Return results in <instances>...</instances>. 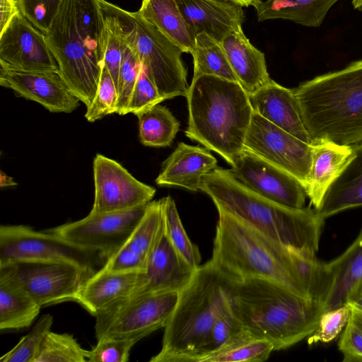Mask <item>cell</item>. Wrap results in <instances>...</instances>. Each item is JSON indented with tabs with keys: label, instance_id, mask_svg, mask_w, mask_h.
I'll return each mask as SVG.
<instances>
[{
	"label": "cell",
	"instance_id": "5b68a950",
	"mask_svg": "<svg viewBox=\"0 0 362 362\" xmlns=\"http://www.w3.org/2000/svg\"><path fill=\"white\" fill-rule=\"evenodd\" d=\"M186 98L185 135L233 166L244 150L252 117L248 94L238 82L203 75L192 78Z\"/></svg>",
	"mask_w": 362,
	"mask_h": 362
},
{
	"label": "cell",
	"instance_id": "f35d334b",
	"mask_svg": "<svg viewBox=\"0 0 362 362\" xmlns=\"http://www.w3.org/2000/svg\"><path fill=\"white\" fill-rule=\"evenodd\" d=\"M117 90L107 69L104 66L95 98L87 108L85 117L93 122L116 112Z\"/></svg>",
	"mask_w": 362,
	"mask_h": 362
},
{
	"label": "cell",
	"instance_id": "ffe728a7",
	"mask_svg": "<svg viewBox=\"0 0 362 362\" xmlns=\"http://www.w3.org/2000/svg\"><path fill=\"white\" fill-rule=\"evenodd\" d=\"M176 1L194 38L205 33L221 42L245 19L242 6L226 0Z\"/></svg>",
	"mask_w": 362,
	"mask_h": 362
},
{
	"label": "cell",
	"instance_id": "2e32d148",
	"mask_svg": "<svg viewBox=\"0 0 362 362\" xmlns=\"http://www.w3.org/2000/svg\"><path fill=\"white\" fill-rule=\"evenodd\" d=\"M0 66L22 71L59 72L45 35L21 12L0 33Z\"/></svg>",
	"mask_w": 362,
	"mask_h": 362
},
{
	"label": "cell",
	"instance_id": "60d3db41",
	"mask_svg": "<svg viewBox=\"0 0 362 362\" xmlns=\"http://www.w3.org/2000/svg\"><path fill=\"white\" fill-rule=\"evenodd\" d=\"M97 340L95 346L88 351L87 362H127L132 348L137 343L133 340L110 337Z\"/></svg>",
	"mask_w": 362,
	"mask_h": 362
},
{
	"label": "cell",
	"instance_id": "f1b7e54d",
	"mask_svg": "<svg viewBox=\"0 0 362 362\" xmlns=\"http://www.w3.org/2000/svg\"><path fill=\"white\" fill-rule=\"evenodd\" d=\"M339 0H266L253 5L259 22L291 21L309 28L320 27L329 9Z\"/></svg>",
	"mask_w": 362,
	"mask_h": 362
},
{
	"label": "cell",
	"instance_id": "4316f807",
	"mask_svg": "<svg viewBox=\"0 0 362 362\" xmlns=\"http://www.w3.org/2000/svg\"><path fill=\"white\" fill-rule=\"evenodd\" d=\"M41 306L18 281L8 264H0V329L30 327Z\"/></svg>",
	"mask_w": 362,
	"mask_h": 362
},
{
	"label": "cell",
	"instance_id": "7a4b0ae2",
	"mask_svg": "<svg viewBox=\"0 0 362 362\" xmlns=\"http://www.w3.org/2000/svg\"><path fill=\"white\" fill-rule=\"evenodd\" d=\"M226 288L235 317L252 338L270 341L274 351L288 349L310 336L323 313L317 300L269 280L227 278Z\"/></svg>",
	"mask_w": 362,
	"mask_h": 362
},
{
	"label": "cell",
	"instance_id": "ac0fdd59",
	"mask_svg": "<svg viewBox=\"0 0 362 362\" xmlns=\"http://www.w3.org/2000/svg\"><path fill=\"white\" fill-rule=\"evenodd\" d=\"M195 271L175 250L163 226L146 266L141 272L138 286L127 298L180 291L190 281Z\"/></svg>",
	"mask_w": 362,
	"mask_h": 362
},
{
	"label": "cell",
	"instance_id": "3957f363",
	"mask_svg": "<svg viewBox=\"0 0 362 362\" xmlns=\"http://www.w3.org/2000/svg\"><path fill=\"white\" fill-rule=\"evenodd\" d=\"M44 35L64 81L89 107L98 90L107 42L99 0H62Z\"/></svg>",
	"mask_w": 362,
	"mask_h": 362
},
{
	"label": "cell",
	"instance_id": "8d00e7d4",
	"mask_svg": "<svg viewBox=\"0 0 362 362\" xmlns=\"http://www.w3.org/2000/svg\"><path fill=\"white\" fill-rule=\"evenodd\" d=\"M274 351L265 339H252L207 358L204 362H262Z\"/></svg>",
	"mask_w": 362,
	"mask_h": 362
},
{
	"label": "cell",
	"instance_id": "4dcf8cb0",
	"mask_svg": "<svg viewBox=\"0 0 362 362\" xmlns=\"http://www.w3.org/2000/svg\"><path fill=\"white\" fill-rule=\"evenodd\" d=\"M190 54L193 57V78L209 75L238 82L221 43L206 33L195 36Z\"/></svg>",
	"mask_w": 362,
	"mask_h": 362
},
{
	"label": "cell",
	"instance_id": "c3c4849f",
	"mask_svg": "<svg viewBox=\"0 0 362 362\" xmlns=\"http://www.w3.org/2000/svg\"><path fill=\"white\" fill-rule=\"evenodd\" d=\"M350 320L358 327L362 332V313L350 308Z\"/></svg>",
	"mask_w": 362,
	"mask_h": 362
},
{
	"label": "cell",
	"instance_id": "f907efd6",
	"mask_svg": "<svg viewBox=\"0 0 362 362\" xmlns=\"http://www.w3.org/2000/svg\"><path fill=\"white\" fill-rule=\"evenodd\" d=\"M226 1H230L231 3L237 4L242 7H248L250 6H253V5L255 3H257V1H262V0H226Z\"/></svg>",
	"mask_w": 362,
	"mask_h": 362
},
{
	"label": "cell",
	"instance_id": "ba28073f",
	"mask_svg": "<svg viewBox=\"0 0 362 362\" xmlns=\"http://www.w3.org/2000/svg\"><path fill=\"white\" fill-rule=\"evenodd\" d=\"M99 1L102 9L115 19L124 42L164 99L186 97L189 86L182 59L185 51L137 11H127L105 0Z\"/></svg>",
	"mask_w": 362,
	"mask_h": 362
},
{
	"label": "cell",
	"instance_id": "d6986e66",
	"mask_svg": "<svg viewBox=\"0 0 362 362\" xmlns=\"http://www.w3.org/2000/svg\"><path fill=\"white\" fill-rule=\"evenodd\" d=\"M163 226L161 199L151 202L131 235L102 268L110 272L143 271Z\"/></svg>",
	"mask_w": 362,
	"mask_h": 362
},
{
	"label": "cell",
	"instance_id": "7402d4cb",
	"mask_svg": "<svg viewBox=\"0 0 362 362\" xmlns=\"http://www.w3.org/2000/svg\"><path fill=\"white\" fill-rule=\"evenodd\" d=\"M216 168L217 160L208 148L180 142L163 163L156 183L197 192L200 190L202 177Z\"/></svg>",
	"mask_w": 362,
	"mask_h": 362
},
{
	"label": "cell",
	"instance_id": "cb8c5ba5",
	"mask_svg": "<svg viewBox=\"0 0 362 362\" xmlns=\"http://www.w3.org/2000/svg\"><path fill=\"white\" fill-rule=\"evenodd\" d=\"M323 312L347 303L353 288L362 279V229L354 241L339 257L325 263Z\"/></svg>",
	"mask_w": 362,
	"mask_h": 362
},
{
	"label": "cell",
	"instance_id": "7dc6e473",
	"mask_svg": "<svg viewBox=\"0 0 362 362\" xmlns=\"http://www.w3.org/2000/svg\"><path fill=\"white\" fill-rule=\"evenodd\" d=\"M346 305L362 313V279L349 293Z\"/></svg>",
	"mask_w": 362,
	"mask_h": 362
},
{
	"label": "cell",
	"instance_id": "5bb4252c",
	"mask_svg": "<svg viewBox=\"0 0 362 362\" xmlns=\"http://www.w3.org/2000/svg\"><path fill=\"white\" fill-rule=\"evenodd\" d=\"M94 202L90 213L131 209L151 202L156 189L135 178L116 160L101 154L93 160Z\"/></svg>",
	"mask_w": 362,
	"mask_h": 362
},
{
	"label": "cell",
	"instance_id": "d6a6232c",
	"mask_svg": "<svg viewBox=\"0 0 362 362\" xmlns=\"http://www.w3.org/2000/svg\"><path fill=\"white\" fill-rule=\"evenodd\" d=\"M251 335L235 317L230 306L215 322L200 348L195 362L204 361L242 342L252 339Z\"/></svg>",
	"mask_w": 362,
	"mask_h": 362
},
{
	"label": "cell",
	"instance_id": "836d02e7",
	"mask_svg": "<svg viewBox=\"0 0 362 362\" xmlns=\"http://www.w3.org/2000/svg\"><path fill=\"white\" fill-rule=\"evenodd\" d=\"M165 233L179 255L194 269L200 265L199 248L187 236L175 201L170 196L161 199Z\"/></svg>",
	"mask_w": 362,
	"mask_h": 362
},
{
	"label": "cell",
	"instance_id": "6da1fadb",
	"mask_svg": "<svg viewBox=\"0 0 362 362\" xmlns=\"http://www.w3.org/2000/svg\"><path fill=\"white\" fill-rule=\"evenodd\" d=\"M214 240L213 266L231 280L258 278L320 303L325 263L293 251L223 210Z\"/></svg>",
	"mask_w": 362,
	"mask_h": 362
},
{
	"label": "cell",
	"instance_id": "816d5d0a",
	"mask_svg": "<svg viewBox=\"0 0 362 362\" xmlns=\"http://www.w3.org/2000/svg\"><path fill=\"white\" fill-rule=\"evenodd\" d=\"M351 3L355 9L362 11V0H352Z\"/></svg>",
	"mask_w": 362,
	"mask_h": 362
},
{
	"label": "cell",
	"instance_id": "74e56055",
	"mask_svg": "<svg viewBox=\"0 0 362 362\" xmlns=\"http://www.w3.org/2000/svg\"><path fill=\"white\" fill-rule=\"evenodd\" d=\"M141 67L139 61L124 42L117 86V102L115 113L120 115H126V110Z\"/></svg>",
	"mask_w": 362,
	"mask_h": 362
},
{
	"label": "cell",
	"instance_id": "484cf974",
	"mask_svg": "<svg viewBox=\"0 0 362 362\" xmlns=\"http://www.w3.org/2000/svg\"><path fill=\"white\" fill-rule=\"evenodd\" d=\"M238 82L248 95L270 82L264 54L254 47L238 25L221 42Z\"/></svg>",
	"mask_w": 362,
	"mask_h": 362
},
{
	"label": "cell",
	"instance_id": "bcb514c9",
	"mask_svg": "<svg viewBox=\"0 0 362 362\" xmlns=\"http://www.w3.org/2000/svg\"><path fill=\"white\" fill-rule=\"evenodd\" d=\"M20 13L16 0H0V33Z\"/></svg>",
	"mask_w": 362,
	"mask_h": 362
},
{
	"label": "cell",
	"instance_id": "e0dca14e",
	"mask_svg": "<svg viewBox=\"0 0 362 362\" xmlns=\"http://www.w3.org/2000/svg\"><path fill=\"white\" fill-rule=\"evenodd\" d=\"M0 85L51 112L70 113L80 105L59 72L22 71L0 66Z\"/></svg>",
	"mask_w": 362,
	"mask_h": 362
},
{
	"label": "cell",
	"instance_id": "ab89813d",
	"mask_svg": "<svg viewBox=\"0 0 362 362\" xmlns=\"http://www.w3.org/2000/svg\"><path fill=\"white\" fill-rule=\"evenodd\" d=\"M350 312L348 305L323 312L316 329L308 337V343H328L337 338L347 324Z\"/></svg>",
	"mask_w": 362,
	"mask_h": 362
},
{
	"label": "cell",
	"instance_id": "681fc988",
	"mask_svg": "<svg viewBox=\"0 0 362 362\" xmlns=\"http://www.w3.org/2000/svg\"><path fill=\"white\" fill-rule=\"evenodd\" d=\"M17 183L13 178L5 174L3 171L0 173V186L1 187L16 185Z\"/></svg>",
	"mask_w": 362,
	"mask_h": 362
},
{
	"label": "cell",
	"instance_id": "1f68e13d",
	"mask_svg": "<svg viewBox=\"0 0 362 362\" xmlns=\"http://www.w3.org/2000/svg\"><path fill=\"white\" fill-rule=\"evenodd\" d=\"M140 141L151 147L170 146L180 129V122L165 106L159 104L136 115Z\"/></svg>",
	"mask_w": 362,
	"mask_h": 362
},
{
	"label": "cell",
	"instance_id": "8fae6325",
	"mask_svg": "<svg viewBox=\"0 0 362 362\" xmlns=\"http://www.w3.org/2000/svg\"><path fill=\"white\" fill-rule=\"evenodd\" d=\"M148 204L124 211L89 213L81 220L47 230L77 247L98 252L107 259L131 235Z\"/></svg>",
	"mask_w": 362,
	"mask_h": 362
},
{
	"label": "cell",
	"instance_id": "9c48e42d",
	"mask_svg": "<svg viewBox=\"0 0 362 362\" xmlns=\"http://www.w3.org/2000/svg\"><path fill=\"white\" fill-rule=\"evenodd\" d=\"M107 259L100 253L77 247L52 232L23 225L1 226L0 264L16 262H57L93 272Z\"/></svg>",
	"mask_w": 362,
	"mask_h": 362
},
{
	"label": "cell",
	"instance_id": "7c38bea8",
	"mask_svg": "<svg viewBox=\"0 0 362 362\" xmlns=\"http://www.w3.org/2000/svg\"><path fill=\"white\" fill-rule=\"evenodd\" d=\"M244 148L296 177L306 189L311 168V144L253 111Z\"/></svg>",
	"mask_w": 362,
	"mask_h": 362
},
{
	"label": "cell",
	"instance_id": "8992f818",
	"mask_svg": "<svg viewBox=\"0 0 362 362\" xmlns=\"http://www.w3.org/2000/svg\"><path fill=\"white\" fill-rule=\"evenodd\" d=\"M293 89L312 142H362V59L317 76Z\"/></svg>",
	"mask_w": 362,
	"mask_h": 362
},
{
	"label": "cell",
	"instance_id": "44dd1931",
	"mask_svg": "<svg viewBox=\"0 0 362 362\" xmlns=\"http://www.w3.org/2000/svg\"><path fill=\"white\" fill-rule=\"evenodd\" d=\"M249 100L254 112L301 141L312 144L293 88L272 80L250 95Z\"/></svg>",
	"mask_w": 362,
	"mask_h": 362
},
{
	"label": "cell",
	"instance_id": "4fadbf2b",
	"mask_svg": "<svg viewBox=\"0 0 362 362\" xmlns=\"http://www.w3.org/2000/svg\"><path fill=\"white\" fill-rule=\"evenodd\" d=\"M8 264L14 275L42 308L74 300L84 283L95 272L57 262H16Z\"/></svg>",
	"mask_w": 362,
	"mask_h": 362
},
{
	"label": "cell",
	"instance_id": "9a60e30c",
	"mask_svg": "<svg viewBox=\"0 0 362 362\" xmlns=\"http://www.w3.org/2000/svg\"><path fill=\"white\" fill-rule=\"evenodd\" d=\"M227 173L245 187L281 205L300 209L307 197L304 186L288 173L245 149Z\"/></svg>",
	"mask_w": 362,
	"mask_h": 362
},
{
	"label": "cell",
	"instance_id": "603a6c76",
	"mask_svg": "<svg viewBox=\"0 0 362 362\" xmlns=\"http://www.w3.org/2000/svg\"><path fill=\"white\" fill-rule=\"evenodd\" d=\"M311 168L307 197L317 209L327 190L354 157L352 145L337 144L327 139L311 144Z\"/></svg>",
	"mask_w": 362,
	"mask_h": 362
},
{
	"label": "cell",
	"instance_id": "b9f144b4",
	"mask_svg": "<svg viewBox=\"0 0 362 362\" xmlns=\"http://www.w3.org/2000/svg\"><path fill=\"white\" fill-rule=\"evenodd\" d=\"M20 12L45 34L62 0H16Z\"/></svg>",
	"mask_w": 362,
	"mask_h": 362
},
{
	"label": "cell",
	"instance_id": "83f0119b",
	"mask_svg": "<svg viewBox=\"0 0 362 362\" xmlns=\"http://www.w3.org/2000/svg\"><path fill=\"white\" fill-rule=\"evenodd\" d=\"M352 146L354 157L315 209L324 220L343 211L362 206V142Z\"/></svg>",
	"mask_w": 362,
	"mask_h": 362
},
{
	"label": "cell",
	"instance_id": "f546056e",
	"mask_svg": "<svg viewBox=\"0 0 362 362\" xmlns=\"http://www.w3.org/2000/svg\"><path fill=\"white\" fill-rule=\"evenodd\" d=\"M137 12L185 52L190 53L194 38L176 0H142Z\"/></svg>",
	"mask_w": 362,
	"mask_h": 362
},
{
	"label": "cell",
	"instance_id": "e575fe53",
	"mask_svg": "<svg viewBox=\"0 0 362 362\" xmlns=\"http://www.w3.org/2000/svg\"><path fill=\"white\" fill-rule=\"evenodd\" d=\"M88 350L73 335L49 331L44 337L34 362H87Z\"/></svg>",
	"mask_w": 362,
	"mask_h": 362
},
{
	"label": "cell",
	"instance_id": "30bf717a",
	"mask_svg": "<svg viewBox=\"0 0 362 362\" xmlns=\"http://www.w3.org/2000/svg\"><path fill=\"white\" fill-rule=\"evenodd\" d=\"M180 291L127 298L95 316V337L138 342L165 327L178 300Z\"/></svg>",
	"mask_w": 362,
	"mask_h": 362
},
{
	"label": "cell",
	"instance_id": "7bdbcfd3",
	"mask_svg": "<svg viewBox=\"0 0 362 362\" xmlns=\"http://www.w3.org/2000/svg\"><path fill=\"white\" fill-rule=\"evenodd\" d=\"M163 100H165L164 98L160 94L156 86L141 66L126 110V114L136 115Z\"/></svg>",
	"mask_w": 362,
	"mask_h": 362
},
{
	"label": "cell",
	"instance_id": "ee69618b",
	"mask_svg": "<svg viewBox=\"0 0 362 362\" xmlns=\"http://www.w3.org/2000/svg\"><path fill=\"white\" fill-rule=\"evenodd\" d=\"M102 11L105 16L107 31L104 66L109 71L117 87L124 42L115 19L108 13L103 9Z\"/></svg>",
	"mask_w": 362,
	"mask_h": 362
},
{
	"label": "cell",
	"instance_id": "d590c367",
	"mask_svg": "<svg viewBox=\"0 0 362 362\" xmlns=\"http://www.w3.org/2000/svg\"><path fill=\"white\" fill-rule=\"evenodd\" d=\"M53 317L45 314L35 322L30 332L19 342L0 358L1 362H34L40 346L51 331Z\"/></svg>",
	"mask_w": 362,
	"mask_h": 362
},
{
	"label": "cell",
	"instance_id": "52a82bcc",
	"mask_svg": "<svg viewBox=\"0 0 362 362\" xmlns=\"http://www.w3.org/2000/svg\"><path fill=\"white\" fill-rule=\"evenodd\" d=\"M227 278L209 261L180 292L164 327L162 346L150 362H195L216 320L229 308Z\"/></svg>",
	"mask_w": 362,
	"mask_h": 362
},
{
	"label": "cell",
	"instance_id": "f6af8a7d",
	"mask_svg": "<svg viewBox=\"0 0 362 362\" xmlns=\"http://www.w3.org/2000/svg\"><path fill=\"white\" fill-rule=\"evenodd\" d=\"M344 362H362V332L350 320L338 342Z\"/></svg>",
	"mask_w": 362,
	"mask_h": 362
},
{
	"label": "cell",
	"instance_id": "d4e9b609",
	"mask_svg": "<svg viewBox=\"0 0 362 362\" xmlns=\"http://www.w3.org/2000/svg\"><path fill=\"white\" fill-rule=\"evenodd\" d=\"M140 274L136 271L110 272L101 268L84 283L74 301L95 317L127 298L138 286Z\"/></svg>",
	"mask_w": 362,
	"mask_h": 362
},
{
	"label": "cell",
	"instance_id": "277c9868",
	"mask_svg": "<svg viewBox=\"0 0 362 362\" xmlns=\"http://www.w3.org/2000/svg\"><path fill=\"white\" fill-rule=\"evenodd\" d=\"M200 190L211 198L217 209L293 251L315 256L325 220L315 209L291 208L264 198L219 167L202 177Z\"/></svg>",
	"mask_w": 362,
	"mask_h": 362
}]
</instances>
